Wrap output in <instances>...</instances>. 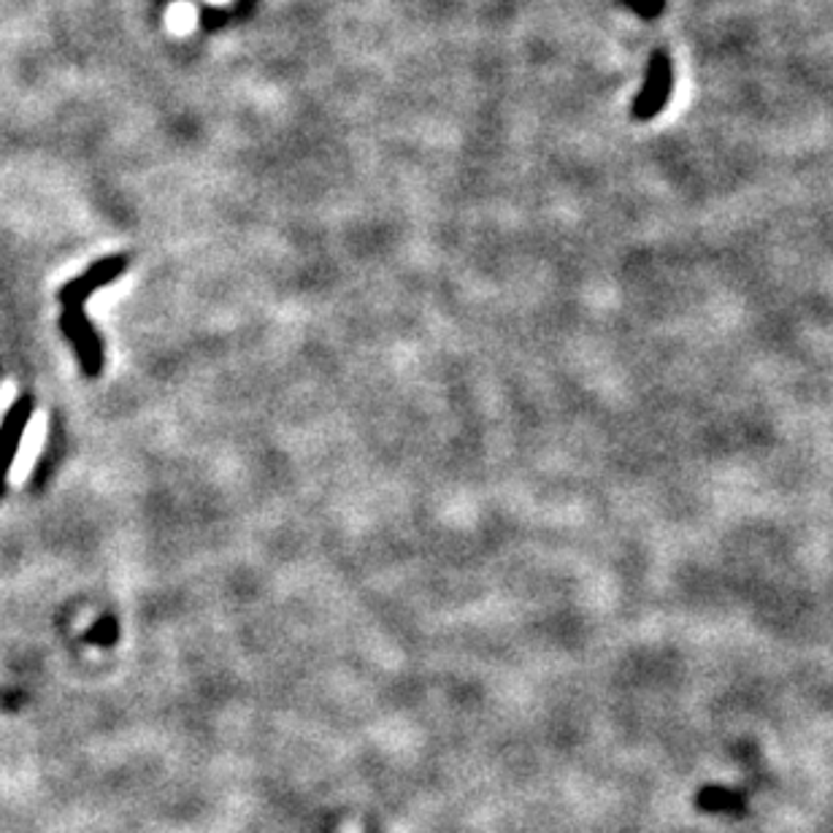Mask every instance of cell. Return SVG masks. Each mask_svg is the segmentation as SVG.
<instances>
[{
  "label": "cell",
  "instance_id": "cell-1",
  "mask_svg": "<svg viewBox=\"0 0 833 833\" xmlns=\"http://www.w3.org/2000/svg\"><path fill=\"white\" fill-rule=\"evenodd\" d=\"M62 336L71 342L73 355H76L79 366H82L84 377L98 379L104 371V342H100L98 331L90 322V317L84 314V306H62L60 317Z\"/></svg>",
  "mask_w": 833,
  "mask_h": 833
},
{
  "label": "cell",
  "instance_id": "cell-2",
  "mask_svg": "<svg viewBox=\"0 0 833 833\" xmlns=\"http://www.w3.org/2000/svg\"><path fill=\"white\" fill-rule=\"evenodd\" d=\"M128 254H109V258H100L98 263L90 265L84 274L73 276L71 282L60 287V304L62 306H84L93 293H98L100 287L111 285L119 276L128 271Z\"/></svg>",
  "mask_w": 833,
  "mask_h": 833
},
{
  "label": "cell",
  "instance_id": "cell-3",
  "mask_svg": "<svg viewBox=\"0 0 833 833\" xmlns=\"http://www.w3.org/2000/svg\"><path fill=\"white\" fill-rule=\"evenodd\" d=\"M33 409H36L33 395H20L14 406L5 412L3 425H0V498L5 492V479H9L11 466H14L16 450H20V441L25 436L27 423H31Z\"/></svg>",
  "mask_w": 833,
  "mask_h": 833
},
{
  "label": "cell",
  "instance_id": "cell-4",
  "mask_svg": "<svg viewBox=\"0 0 833 833\" xmlns=\"http://www.w3.org/2000/svg\"><path fill=\"white\" fill-rule=\"evenodd\" d=\"M671 62H668L666 52H655L653 58H650L647 82H644L639 98L633 100V117L653 119L661 115L668 100V93H671Z\"/></svg>",
  "mask_w": 833,
  "mask_h": 833
},
{
  "label": "cell",
  "instance_id": "cell-5",
  "mask_svg": "<svg viewBox=\"0 0 833 833\" xmlns=\"http://www.w3.org/2000/svg\"><path fill=\"white\" fill-rule=\"evenodd\" d=\"M695 807L704 809V812H717V814H745L747 798L741 796V793L728 790V787L706 785L695 793Z\"/></svg>",
  "mask_w": 833,
  "mask_h": 833
},
{
  "label": "cell",
  "instance_id": "cell-6",
  "mask_svg": "<svg viewBox=\"0 0 833 833\" xmlns=\"http://www.w3.org/2000/svg\"><path fill=\"white\" fill-rule=\"evenodd\" d=\"M198 20H201V14H198V5L192 0H174V3H168L166 27L174 36H190L198 27Z\"/></svg>",
  "mask_w": 833,
  "mask_h": 833
},
{
  "label": "cell",
  "instance_id": "cell-7",
  "mask_svg": "<svg viewBox=\"0 0 833 833\" xmlns=\"http://www.w3.org/2000/svg\"><path fill=\"white\" fill-rule=\"evenodd\" d=\"M87 642L95 647H111L117 642V620L115 617H100L87 631Z\"/></svg>",
  "mask_w": 833,
  "mask_h": 833
},
{
  "label": "cell",
  "instance_id": "cell-8",
  "mask_svg": "<svg viewBox=\"0 0 833 833\" xmlns=\"http://www.w3.org/2000/svg\"><path fill=\"white\" fill-rule=\"evenodd\" d=\"M622 3H628L636 14L647 16V20H655L663 11V0H622Z\"/></svg>",
  "mask_w": 833,
  "mask_h": 833
},
{
  "label": "cell",
  "instance_id": "cell-9",
  "mask_svg": "<svg viewBox=\"0 0 833 833\" xmlns=\"http://www.w3.org/2000/svg\"><path fill=\"white\" fill-rule=\"evenodd\" d=\"M16 704H20V695L5 693V690H0V710H3V706H5V710H14Z\"/></svg>",
  "mask_w": 833,
  "mask_h": 833
},
{
  "label": "cell",
  "instance_id": "cell-10",
  "mask_svg": "<svg viewBox=\"0 0 833 833\" xmlns=\"http://www.w3.org/2000/svg\"><path fill=\"white\" fill-rule=\"evenodd\" d=\"M342 833H360V829H357V823H349L347 820V823L342 825Z\"/></svg>",
  "mask_w": 833,
  "mask_h": 833
},
{
  "label": "cell",
  "instance_id": "cell-11",
  "mask_svg": "<svg viewBox=\"0 0 833 833\" xmlns=\"http://www.w3.org/2000/svg\"><path fill=\"white\" fill-rule=\"evenodd\" d=\"M206 3H212V5H225V3H230V0H206Z\"/></svg>",
  "mask_w": 833,
  "mask_h": 833
}]
</instances>
